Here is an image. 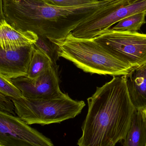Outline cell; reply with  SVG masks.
<instances>
[{"mask_svg": "<svg viewBox=\"0 0 146 146\" xmlns=\"http://www.w3.org/2000/svg\"><path fill=\"white\" fill-rule=\"evenodd\" d=\"M113 0L60 7L42 0H3L5 20L17 30L33 32L51 40L64 39L79 25L106 11Z\"/></svg>", "mask_w": 146, "mask_h": 146, "instance_id": "cell-2", "label": "cell"}, {"mask_svg": "<svg viewBox=\"0 0 146 146\" xmlns=\"http://www.w3.org/2000/svg\"><path fill=\"white\" fill-rule=\"evenodd\" d=\"M130 100L137 110L146 108V63L125 75Z\"/></svg>", "mask_w": 146, "mask_h": 146, "instance_id": "cell-11", "label": "cell"}, {"mask_svg": "<svg viewBox=\"0 0 146 146\" xmlns=\"http://www.w3.org/2000/svg\"><path fill=\"white\" fill-rule=\"evenodd\" d=\"M92 39L133 69L146 63V34L110 28Z\"/></svg>", "mask_w": 146, "mask_h": 146, "instance_id": "cell-5", "label": "cell"}, {"mask_svg": "<svg viewBox=\"0 0 146 146\" xmlns=\"http://www.w3.org/2000/svg\"><path fill=\"white\" fill-rule=\"evenodd\" d=\"M88 112L82 127L79 146H115L124 140L135 108L128 92L125 76L111 80L88 98Z\"/></svg>", "mask_w": 146, "mask_h": 146, "instance_id": "cell-1", "label": "cell"}, {"mask_svg": "<svg viewBox=\"0 0 146 146\" xmlns=\"http://www.w3.org/2000/svg\"><path fill=\"white\" fill-rule=\"evenodd\" d=\"M57 72L52 66L42 74L34 79L25 76L11 80L24 98H50L63 93L60 89Z\"/></svg>", "mask_w": 146, "mask_h": 146, "instance_id": "cell-8", "label": "cell"}, {"mask_svg": "<svg viewBox=\"0 0 146 146\" xmlns=\"http://www.w3.org/2000/svg\"><path fill=\"white\" fill-rule=\"evenodd\" d=\"M145 17V13L131 15L120 21L111 29L119 31L137 32L146 23Z\"/></svg>", "mask_w": 146, "mask_h": 146, "instance_id": "cell-15", "label": "cell"}, {"mask_svg": "<svg viewBox=\"0 0 146 146\" xmlns=\"http://www.w3.org/2000/svg\"><path fill=\"white\" fill-rule=\"evenodd\" d=\"M146 12V0H116L114 9L100 19H89L72 32L75 37L92 39L127 17Z\"/></svg>", "mask_w": 146, "mask_h": 146, "instance_id": "cell-6", "label": "cell"}, {"mask_svg": "<svg viewBox=\"0 0 146 146\" xmlns=\"http://www.w3.org/2000/svg\"><path fill=\"white\" fill-rule=\"evenodd\" d=\"M0 93L10 98H23L21 91L15 86L11 79L0 73Z\"/></svg>", "mask_w": 146, "mask_h": 146, "instance_id": "cell-16", "label": "cell"}, {"mask_svg": "<svg viewBox=\"0 0 146 146\" xmlns=\"http://www.w3.org/2000/svg\"><path fill=\"white\" fill-rule=\"evenodd\" d=\"M0 109L9 112L10 114L16 115L15 107L13 101L7 96L0 93Z\"/></svg>", "mask_w": 146, "mask_h": 146, "instance_id": "cell-18", "label": "cell"}, {"mask_svg": "<svg viewBox=\"0 0 146 146\" xmlns=\"http://www.w3.org/2000/svg\"><path fill=\"white\" fill-rule=\"evenodd\" d=\"M5 19L3 11V0H0V22Z\"/></svg>", "mask_w": 146, "mask_h": 146, "instance_id": "cell-19", "label": "cell"}, {"mask_svg": "<svg viewBox=\"0 0 146 146\" xmlns=\"http://www.w3.org/2000/svg\"><path fill=\"white\" fill-rule=\"evenodd\" d=\"M145 16L146 17V12H145Z\"/></svg>", "mask_w": 146, "mask_h": 146, "instance_id": "cell-21", "label": "cell"}, {"mask_svg": "<svg viewBox=\"0 0 146 146\" xmlns=\"http://www.w3.org/2000/svg\"><path fill=\"white\" fill-rule=\"evenodd\" d=\"M38 38L34 44L35 48L41 50L48 56L51 61L52 66L58 70L56 64L60 58V49L59 46L54 42L45 37L38 36Z\"/></svg>", "mask_w": 146, "mask_h": 146, "instance_id": "cell-14", "label": "cell"}, {"mask_svg": "<svg viewBox=\"0 0 146 146\" xmlns=\"http://www.w3.org/2000/svg\"><path fill=\"white\" fill-rule=\"evenodd\" d=\"M17 116L28 125L60 123L81 112L85 102L71 98L67 94L47 99L10 98Z\"/></svg>", "mask_w": 146, "mask_h": 146, "instance_id": "cell-4", "label": "cell"}, {"mask_svg": "<svg viewBox=\"0 0 146 146\" xmlns=\"http://www.w3.org/2000/svg\"><path fill=\"white\" fill-rule=\"evenodd\" d=\"M0 146H54L20 117L0 109Z\"/></svg>", "mask_w": 146, "mask_h": 146, "instance_id": "cell-7", "label": "cell"}, {"mask_svg": "<svg viewBox=\"0 0 146 146\" xmlns=\"http://www.w3.org/2000/svg\"><path fill=\"white\" fill-rule=\"evenodd\" d=\"M52 66L51 61L41 50L35 48L25 76L34 79L44 74Z\"/></svg>", "mask_w": 146, "mask_h": 146, "instance_id": "cell-13", "label": "cell"}, {"mask_svg": "<svg viewBox=\"0 0 146 146\" xmlns=\"http://www.w3.org/2000/svg\"><path fill=\"white\" fill-rule=\"evenodd\" d=\"M123 146H146V126L141 111L135 110Z\"/></svg>", "mask_w": 146, "mask_h": 146, "instance_id": "cell-12", "label": "cell"}, {"mask_svg": "<svg viewBox=\"0 0 146 146\" xmlns=\"http://www.w3.org/2000/svg\"><path fill=\"white\" fill-rule=\"evenodd\" d=\"M47 4L60 7H73L97 2L100 0H42Z\"/></svg>", "mask_w": 146, "mask_h": 146, "instance_id": "cell-17", "label": "cell"}, {"mask_svg": "<svg viewBox=\"0 0 146 146\" xmlns=\"http://www.w3.org/2000/svg\"><path fill=\"white\" fill-rule=\"evenodd\" d=\"M38 36L30 31L17 30L3 20L0 22V48L7 50H15L34 44Z\"/></svg>", "mask_w": 146, "mask_h": 146, "instance_id": "cell-10", "label": "cell"}, {"mask_svg": "<svg viewBox=\"0 0 146 146\" xmlns=\"http://www.w3.org/2000/svg\"><path fill=\"white\" fill-rule=\"evenodd\" d=\"M146 126V108L141 111Z\"/></svg>", "mask_w": 146, "mask_h": 146, "instance_id": "cell-20", "label": "cell"}, {"mask_svg": "<svg viewBox=\"0 0 146 146\" xmlns=\"http://www.w3.org/2000/svg\"><path fill=\"white\" fill-rule=\"evenodd\" d=\"M53 41L59 46L60 57L72 62L85 72L121 76L126 75L133 69L93 39L77 38L71 32L64 39Z\"/></svg>", "mask_w": 146, "mask_h": 146, "instance_id": "cell-3", "label": "cell"}, {"mask_svg": "<svg viewBox=\"0 0 146 146\" xmlns=\"http://www.w3.org/2000/svg\"><path fill=\"white\" fill-rule=\"evenodd\" d=\"M35 48L34 44L15 50L0 48V73L10 79L26 76Z\"/></svg>", "mask_w": 146, "mask_h": 146, "instance_id": "cell-9", "label": "cell"}]
</instances>
